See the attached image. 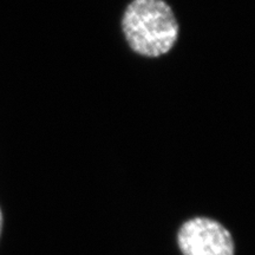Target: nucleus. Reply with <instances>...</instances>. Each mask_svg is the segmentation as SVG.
I'll list each match as a JSON object with an SVG mask.
<instances>
[{
	"instance_id": "1",
	"label": "nucleus",
	"mask_w": 255,
	"mask_h": 255,
	"mask_svg": "<svg viewBox=\"0 0 255 255\" xmlns=\"http://www.w3.org/2000/svg\"><path fill=\"white\" fill-rule=\"evenodd\" d=\"M121 27L129 49L144 58L168 55L180 38L178 19L165 0H131Z\"/></svg>"
},
{
	"instance_id": "2",
	"label": "nucleus",
	"mask_w": 255,
	"mask_h": 255,
	"mask_svg": "<svg viewBox=\"0 0 255 255\" xmlns=\"http://www.w3.org/2000/svg\"><path fill=\"white\" fill-rule=\"evenodd\" d=\"M178 246L183 255H234L232 234L221 223L208 218H194L178 232Z\"/></svg>"
},
{
	"instance_id": "3",
	"label": "nucleus",
	"mask_w": 255,
	"mask_h": 255,
	"mask_svg": "<svg viewBox=\"0 0 255 255\" xmlns=\"http://www.w3.org/2000/svg\"><path fill=\"white\" fill-rule=\"evenodd\" d=\"M1 226H2V214H1V210H0V233H1Z\"/></svg>"
}]
</instances>
